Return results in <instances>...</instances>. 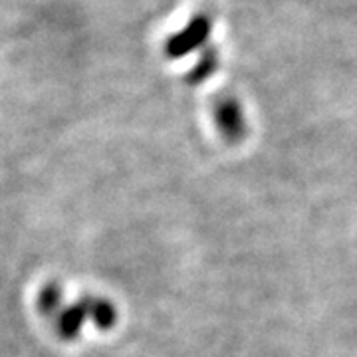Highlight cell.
Segmentation results:
<instances>
[{"label":"cell","instance_id":"6da1fadb","mask_svg":"<svg viewBox=\"0 0 357 357\" xmlns=\"http://www.w3.org/2000/svg\"><path fill=\"white\" fill-rule=\"evenodd\" d=\"M93 318V321L100 328H109L114 324V307L109 304H105L102 300H84L82 304L70 307L68 312H64V316L60 318V333L64 337H76L77 330L82 326V321L86 318Z\"/></svg>","mask_w":357,"mask_h":357},{"label":"cell","instance_id":"7a4b0ae2","mask_svg":"<svg viewBox=\"0 0 357 357\" xmlns=\"http://www.w3.org/2000/svg\"><path fill=\"white\" fill-rule=\"evenodd\" d=\"M58 302H60V290H58V288H54V286L46 288V290L42 292V296H40V306H42L44 312H48V314L56 310Z\"/></svg>","mask_w":357,"mask_h":357}]
</instances>
